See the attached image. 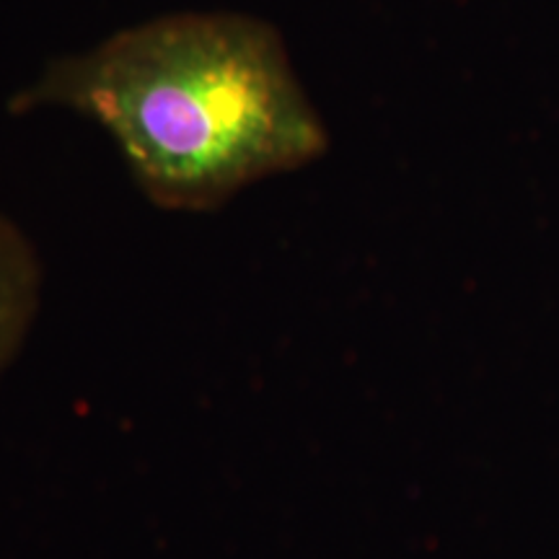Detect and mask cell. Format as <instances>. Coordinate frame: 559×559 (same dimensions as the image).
I'll return each instance as SVG.
<instances>
[{"label":"cell","instance_id":"6da1fadb","mask_svg":"<svg viewBox=\"0 0 559 559\" xmlns=\"http://www.w3.org/2000/svg\"><path fill=\"white\" fill-rule=\"evenodd\" d=\"M68 109L107 132L138 190L171 213H207L330 148L270 21L166 13L52 60L11 111Z\"/></svg>","mask_w":559,"mask_h":559},{"label":"cell","instance_id":"7a4b0ae2","mask_svg":"<svg viewBox=\"0 0 559 559\" xmlns=\"http://www.w3.org/2000/svg\"><path fill=\"white\" fill-rule=\"evenodd\" d=\"M41 300V262L29 236L0 210V379L19 358Z\"/></svg>","mask_w":559,"mask_h":559}]
</instances>
